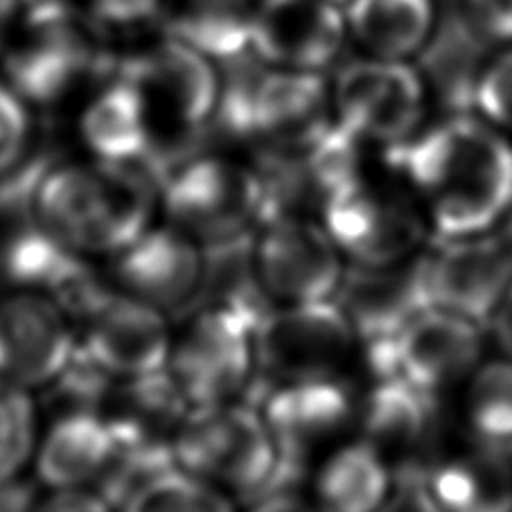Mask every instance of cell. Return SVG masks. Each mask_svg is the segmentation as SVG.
<instances>
[{
	"label": "cell",
	"instance_id": "cell-1",
	"mask_svg": "<svg viewBox=\"0 0 512 512\" xmlns=\"http://www.w3.org/2000/svg\"><path fill=\"white\" fill-rule=\"evenodd\" d=\"M384 161L416 194L438 237L490 233L510 215L512 145L470 111L386 147Z\"/></svg>",
	"mask_w": 512,
	"mask_h": 512
},
{
	"label": "cell",
	"instance_id": "cell-2",
	"mask_svg": "<svg viewBox=\"0 0 512 512\" xmlns=\"http://www.w3.org/2000/svg\"><path fill=\"white\" fill-rule=\"evenodd\" d=\"M34 208L79 255L113 258L156 224L161 188L140 165L55 161L41 176Z\"/></svg>",
	"mask_w": 512,
	"mask_h": 512
},
{
	"label": "cell",
	"instance_id": "cell-3",
	"mask_svg": "<svg viewBox=\"0 0 512 512\" xmlns=\"http://www.w3.org/2000/svg\"><path fill=\"white\" fill-rule=\"evenodd\" d=\"M116 70L136 88L152 120L154 149L145 170L161 188L176 165L208 152L222 68L163 32L161 39L116 61Z\"/></svg>",
	"mask_w": 512,
	"mask_h": 512
},
{
	"label": "cell",
	"instance_id": "cell-4",
	"mask_svg": "<svg viewBox=\"0 0 512 512\" xmlns=\"http://www.w3.org/2000/svg\"><path fill=\"white\" fill-rule=\"evenodd\" d=\"M102 34L75 0L25 5L0 50V77L30 107H59L116 68Z\"/></svg>",
	"mask_w": 512,
	"mask_h": 512
},
{
	"label": "cell",
	"instance_id": "cell-5",
	"mask_svg": "<svg viewBox=\"0 0 512 512\" xmlns=\"http://www.w3.org/2000/svg\"><path fill=\"white\" fill-rule=\"evenodd\" d=\"M172 452L181 470L235 501L278 494V445L262 411L246 400L190 406L172 438Z\"/></svg>",
	"mask_w": 512,
	"mask_h": 512
},
{
	"label": "cell",
	"instance_id": "cell-6",
	"mask_svg": "<svg viewBox=\"0 0 512 512\" xmlns=\"http://www.w3.org/2000/svg\"><path fill=\"white\" fill-rule=\"evenodd\" d=\"M255 377L246 402L282 384L337 377L359 341L337 300L273 305L255 328Z\"/></svg>",
	"mask_w": 512,
	"mask_h": 512
},
{
	"label": "cell",
	"instance_id": "cell-7",
	"mask_svg": "<svg viewBox=\"0 0 512 512\" xmlns=\"http://www.w3.org/2000/svg\"><path fill=\"white\" fill-rule=\"evenodd\" d=\"M165 222L199 244H215L258 231L264 222V192L253 163L201 152L161 181Z\"/></svg>",
	"mask_w": 512,
	"mask_h": 512
},
{
	"label": "cell",
	"instance_id": "cell-8",
	"mask_svg": "<svg viewBox=\"0 0 512 512\" xmlns=\"http://www.w3.org/2000/svg\"><path fill=\"white\" fill-rule=\"evenodd\" d=\"M339 251L355 264L409 260L427 242L429 222L416 194L402 179L359 174L319 215Z\"/></svg>",
	"mask_w": 512,
	"mask_h": 512
},
{
	"label": "cell",
	"instance_id": "cell-9",
	"mask_svg": "<svg viewBox=\"0 0 512 512\" xmlns=\"http://www.w3.org/2000/svg\"><path fill=\"white\" fill-rule=\"evenodd\" d=\"M330 88L334 120L364 145L393 147L418 134L427 82L409 59L368 55L350 61Z\"/></svg>",
	"mask_w": 512,
	"mask_h": 512
},
{
	"label": "cell",
	"instance_id": "cell-10",
	"mask_svg": "<svg viewBox=\"0 0 512 512\" xmlns=\"http://www.w3.org/2000/svg\"><path fill=\"white\" fill-rule=\"evenodd\" d=\"M255 328L228 310L201 307L172 341L167 373L190 406L244 400L255 377Z\"/></svg>",
	"mask_w": 512,
	"mask_h": 512
},
{
	"label": "cell",
	"instance_id": "cell-11",
	"mask_svg": "<svg viewBox=\"0 0 512 512\" xmlns=\"http://www.w3.org/2000/svg\"><path fill=\"white\" fill-rule=\"evenodd\" d=\"M77 346L113 379L143 377L167 368L174 334L170 316L111 285L70 316Z\"/></svg>",
	"mask_w": 512,
	"mask_h": 512
},
{
	"label": "cell",
	"instance_id": "cell-12",
	"mask_svg": "<svg viewBox=\"0 0 512 512\" xmlns=\"http://www.w3.org/2000/svg\"><path fill=\"white\" fill-rule=\"evenodd\" d=\"M481 325L445 310H422L391 337L366 346L368 364L379 379L440 393L463 382L479 366Z\"/></svg>",
	"mask_w": 512,
	"mask_h": 512
},
{
	"label": "cell",
	"instance_id": "cell-13",
	"mask_svg": "<svg viewBox=\"0 0 512 512\" xmlns=\"http://www.w3.org/2000/svg\"><path fill=\"white\" fill-rule=\"evenodd\" d=\"M427 307L488 325L512 282V246L503 235L438 237L418 258Z\"/></svg>",
	"mask_w": 512,
	"mask_h": 512
},
{
	"label": "cell",
	"instance_id": "cell-14",
	"mask_svg": "<svg viewBox=\"0 0 512 512\" xmlns=\"http://www.w3.org/2000/svg\"><path fill=\"white\" fill-rule=\"evenodd\" d=\"M255 262L276 305L330 300L346 271L337 242L312 215H278L260 224Z\"/></svg>",
	"mask_w": 512,
	"mask_h": 512
},
{
	"label": "cell",
	"instance_id": "cell-15",
	"mask_svg": "<svg viewBox=\"0 0 512 512\" xmlns=\"http://www.w3.org/2000/svg\"><path fill=\"white\" fill-rule=\"evenodd\" d=\"M77 334L55 298L32 289L0 291V379L41 391L75 355Z\"/></svg>",
	"mask_w": 512,
	"mask_h": 512
},
{
	"label": "cell",
	"instance_id": "cell-16",
	"mask_svg": "<svg viewBox=\"0 0 512 512\" xmlns=\"http://www.w3.org/2000/svg\"><path fill=\"white\" fill-rule=\"evenodd\" d=\"M203 246L172 224H152L111 258V285L156 307L170 319L197 312Z\"/></svg>",
	"mask_w": 512,
	"mask_h": 512
},
{
	"label": "cell",
	"instance_id": "cell-17",
	"mask_svg": "<svg viewBox=\"0 0 512 512\" xmlns=\"http://www.w3.org/2000/svg\"><path fill=\"white\" fill-rule=\"evenodd\" d=\"M361 438L377 449L393 472V483L425 481L436 465L440 413L436 393L400 379H379L359 406Z\"/></svg>",
	"mask_w": 512,
	"mask_h": 512
},
{
	"label": "cell",
	"instance_id": "cell-18",
	"mask_svg": "<svg viewBox=\"0 0 512 512\" xmlns=\"http://www.w3.org/2000/svg\"><path fill=\"white\" fill-rule=\"evenodd\" d=\"M258 409L276 440L282 465L300 474L321 447L352 425L359 411L355 391L341 375L271 388Z\"/></svg>",
	"mask_w": 512,
	"mask_h": 512
},
{
	"label": "cell",
	"instance_id": "cell-19",
	"mask_svg": "<svg viewBox=\"0 0 512 512\" xmlns=\"http://www.w3.org/2000/svg\"><path fill=\"white\" fill-rule=\"evenodd\" d=\"M348 39L346 14L330 0H258L251 55L264 66L323 73Z\"/></svg>",
	"mask_w": 512,
	"mask_h": 512
},
{
	"label": "cell",
	"instance_id": "cell-20",
	"mask_svg": "<svg viewBox=\"0 0 512 512\" xmlns=\"http://www.w3.org/2000/svg\"><path fill=\"white\" fill-rule=\"evenodd\" d=\"M332 125V88L323 73L262 66L251 97L249 145L255 152L300 145Z\"/></svg>",
	"mask_w": 512,
	"mask_h": 512
},
{
	"label": "cell",
	"instance_id": "cell-21",
	"mask_svg": "<svg viewBox=\"0 0 512 512\" xmlns=\"http://www.w3.org/2000/svg\"><path fill=\"white\" fill-rule=\"evenodd\" d=\"M334 300L364 346L391 337L413 316L429 310L418 258L395 264L352 262L343 271Z\"/></svg>",
	"mask_w": 512,
	"mask_h": 512
},
{
	"label": "cell",
	"instance_id": "cell-22",
	"mask_svg": "<svg viewBox=\"0 0 512 512\" xmlns=\"http://www.w3.org/2000/svg\"><path fill=\"white\" fill-rule=\"evenodd\" d=\"M77 127L97 161L145 167L152 156V120L136 88L116 68L88 91Z\"/></svg>",
	"mask_w": 512,
	"mask_h": 512
},
{
	"label": "cell",
	"instance_id": "cell-23",
	"mask_svg": "<svg viewBox=\"0 0 512 512\" xmlns=\"http://www.w3.org/2000/svg\"><path fill=\"white\" fill-rule=\"evenodd\" d=\"M116 445L107 413L70 411L52 416L34 449V476L43 488H95Z\"/></svg>",
	"mask_w": 512,
	"mask_h": 512
},
{
	"label": "cell",
	"instance_id": "cell-24",
	"mask_svg": "<svg viewBox=\"0 0 512 512\" xmlns=\"http://www.w3.org/2000/svg\"><path fill=\"white\" fill-rule=\"evenodd\" d=\"M425 483L445 512H512V449L476 440L438 458Z\"/></svg>",
	"mask_w": 512,
	"mask_h": 512
},
{
	"label": "cell",
	"instance_id": "cell-25",
	"mask_svg": "<svg viewBox=\"0 0 512 512\" xmlns=\"http://www.w3.org/2000/svg\"><path fill=\"white\" fill-rule=\"evenodd\" d=\"M258 0H165L163 32L217 66L251 55Z\"/></svg>",
	"mask_w": 512,
	"mask_h": 512
},
{
	"label": "cell",
	"instance_id": "cell-26",
	"mask_svg": "<svg viewBox=\"0 0 512 512\" xmlns=\"http://www.w3.org/2000/svg\"><path fill=\"white\" fill-rule=\"evenodd\" d=\"M201 246L203 273L197 310L219 307L242 316L253 328H258V323L276 303L264 291L260 280L258 262H255V231Z\"/></svg>",
	"mask_w": 512,
	"mask_h": 512
},
{
	"label": "cell",
	"instance_id": "cell-27",
	"mask_svg": "<svg viewBox=\"0 0 512 512\" xmlns=\"http://www.w3.org/2000/svg\"><path fill=\"white\" fill-rule=\"evenodd\" d=\"M348 34L370 57L409 59L434 34V0H348Z\"/></svg>",
	"mask_w": 512,
	"mask_h": 512
},
{
	"label": "cell",
	"instance_id": "cell-28",
	"mask_svg": "<svg viewBox=\"0 0 512 512\" xmlns=\"http://www.w3.org/2000/svg\"><path fill=\"white\" fill-rule=\"evenodd\" d=\"M393 472L364 438L328 456L314 479L321 512H379L391 494Z\"/></svg>",
	"mask_w": 512,
	"mask_h": 512
},
{
	"label": "cell",
	"instance_id": "cell-29",
	"mask_svg": "<svg viewBox=\"0 0 512 512\" xmlns=\"http://www.w3.org/2000/svg\"><path fill=\"white\" fill-rule=\"evenodd\" d=\"M190 404L167 368L143 377L118 379L107 402V418L149 438L172 443Z\"/></svg>",
	"mask_w": 512,
	"mask_h": 512
},
{
	"label": "cell",
	"instance_id": "cell-30",
	"mask_svg": "<svg viewBox=\"0 0 512 512\" xmlns=\"http://www.w3.org/2000/svg\"><path fill=\"white\" fill-rule=\"evenodd\" d=\"M465 418L476 440L512 447V359L474 368L465 393Z\"/></svg>",
	"mask_w": 512,
	"mask_h": 512
},
{
	"label": "cell",
	"instance_id": "cell-31",
	"mask_svg": "<svg viewBox=\"0 0 512 512\" xmlns=\"http://www.w3.org/2000/svg\"><path fill=\"white\" fill-rule=\"evenodd\" d=\"M118 512H237L235 499L179 465L154 476Z\"/></svg>",
	"mask_w": 512,
	"mask_h": 512
},
{
	"label": "cell",
	"instance_id": "cell-32",
	"mask_svg": "<svg viewBox=\"0 0 512 512\" xmlns=\"http://www.w3.org/2000/svg\"><path fill=\"white\" fill-rule=\"evenodd\" d=\"M39 443V411L32 391L0 379V483L25 472Z\"/></svg>",
	"mask_w": 512,
	"mask_h": 512
},
{
	"label": "cell",
	"instance_id": "cell-33",
	"mask_svg": "<svg viewBox=\"0 0 512 512\" xmlns=\"http://www.w3.org/2000/svg\"><path fill=\"white\" fill-rule=\"evenodd\" d=\"M30 109V104L0 77V174L10 172L34 147Z\"/></svg>",
	"mask_w": 512,
	"mask_h": 512
},
{
	"label": "cell",
	"instance_id": "cell-34",
	"mask_svg": "<svg viewBox=\"0 0 512 512\" xmlns=\"http://www.w3.org/2000/svg\"><path fill=\"white\" fill-rule=\"evenodd\" d=\"M474 109L499 129H512V48L481 68Z\"/></svg>",
	"mask_w": 512,
	"mask_h": 512
},
{
	"label": "cell",
	"instance_id": "cell-35",
	"mask_svg": "<svg viewBox=\"0 0 512 512\" xmlns=\"http://www.w3.org/2000/svg\"><path fill=\"white\" fill-rule=\"evenodd\" d=\"M102 32H127L161 19L165 0H75Z\"/></svg>",
	"mask_w": 512,
	"mask_h": 512
},
{
	"label": "cell",
	"instance_id": "cell-36",
	"mask_svg": "<svg viewBox=\"0 0 512 512\" xmlns=\"http://www.w3.org/2000/svg\"><path fill=\"white\" fill-rule=\"evenodd\" d=\"M474 30L488 41L512 43V0H465Z\"/></svg>",
	"mask_w": 512,
	"mask_h": 512
},
{
	"label": "cell",
	"instance_id": "cell-37",
	"mask_svg": "<svg viewBox=\"0 0 512 512\" xmlns=\"http://www.w3.org/2000/svg\"><path fill=\"white\" fill-rule=\"evenodd\" d=\"M34 512H118L93 488L43 490Z\"/></svg>",
	"mask_w": 512,
	"mask_h": 512
},
{
	"label": "cell",
	"instance_id": "cell-38",
	"mask_svg": "<svg viewBox=\"0 0 512 512\" xmlns=\"http://www.w3.org/2000/svg\"><path fill=\"white\" fill-rule=\"evenodd\" d=\"M393 485L395 490L388 494L379 512H445L425 481L404 479L395 481Z\"/></svg>",
	"mask_w": 512,
	"mask_h": 512
},
{
	"label": "cell",
	"instance_id": "cell-39",
	"mask_svg": "<svg viewBox=\"0 0 512 512\" xmlns=\"http://www.w3.org/2000/svg\"><path fill=\"white\" fill-rule=\"evenodd\" d=\"M46 490L37 476L28 479L25 474L0 483V512H34V506Z\"/></svg>",
	"mask_w": 512,
	"mask_h": 512
},
{
	"label": "cell",
	"instance_id": "cell-40",
	"mask_svg": "<svg viewBox=\"0 0 512 512\" xmlns=\"http://www.w3.org/2000/svg\"><path fill=\"white\" fill-rule=\"evenodd\" d=\"M488 325L492 328V334L494 339H497L499 348L512 359V282L508 285L506 294H503V298L499 300L497 310H494Z\"/></svg>",
	"mask_w": 512,
	"mask_h": 512
},
{
	"label": "cell",
	"instance_id": "cell-41",
	"mask_svg": "<svg viewBox=\"0 0 512 512\" xmlns=\"http://www.w3.org/2000/svg\"><path fill=\"white\" fill-rule=\"evenodd\" d=\"M249 512H321L316 503H307L296 492H278L253 501Z\"/></svg>",
	"mask_w": 512,
	"mask_h": 512
},
{
	"label": "cell",
	"instance_id": "cell-42",
	"mask_svg": "<svg viewBox=\"0 0 512 512\" xmlns=\"http://www.w3.org/2000/svg\"><path fill=\"white\" fill-rule=\"evenodd\" d=\"M19 3L16 0H0V50L5 46V39L7 34H10L12 23L16 19V14H19Z\"/></svg>",
	"mask_w": 512,
	"mask_h": 512
},
{
	"label": "cell",
	"instance_id": "cell-43",
	"mask_svg": "<svg viewBox=\"0 0 512 512\" xmlns=\"http://www.w3.org/2000/svg\"><path fill=\"white\" fill-rule=\"evenodd\" d=\"M19 3V7H25V5H34V3H43V0H16Z\"/></svg>",
	"mask_w": 512,
	"mask_h": 512
},
{
	"label": "cell",
	"instance_id": "cell-44",
	"mask_svg": "<svg viewBox=\"0 0 512 512\" xmlns=\"http://www.w3.org/2000/svg\"><path fill=\"white\" fill-rule=\"evenodd\" d=\"M330 3H337V5H346L348 0H330Z\"/></svg>",
	"mask_w": 512,
	"mask_h": 512
},
{
	"label": "cell",
	"instance_id": "cell-45",
	"mask_svg": "<svg viewBox=\"0 0 512 512\" xmlns=\"http://www.w3.org/2000/svg\"><path fill=\"white\" fill-rule=\"evenodd\" d=\"M510 449H512V447H510Z\"/></svg>",
	"mask_w": 512,
	"mask_h": 512
}]
</instances>
